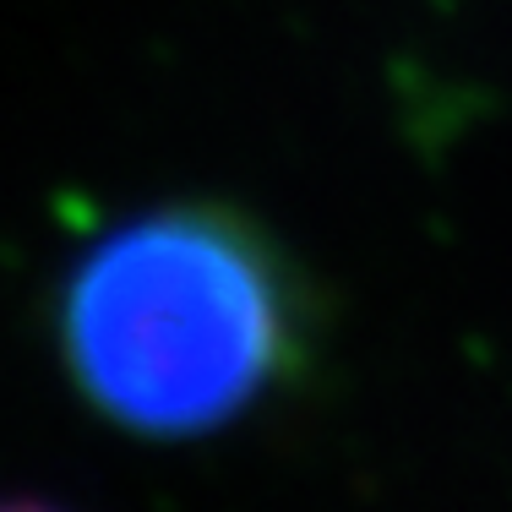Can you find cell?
I'll return each mask as SVG.
<instances>
[{
  "label": "cell",
  "mask_w": 512,
  "mask_h": 512,
  "mask_svg": "<svg viewBox=\"0 0 512 512\" xmlns=\"http://www.w3.org/2000/svg\"><path fill=\"white\" fill-rule=\"evenodd\" d=\"M50 344L66 387L109 431L202 442L295 382L311 300L284 246L240 207L158 202L60 267Z\"/></svg>",
  "instance_id": "6da1fadb"
},
{
  "label": "cell",
  "mask_w": 512,
  "mask_h": 512,
  "mask_svg": "<svg viewBox=\"0 0 512 512\" xmlns=\"http://www.w3.org/2000/svg\"><path fill=\"white\" fill-rule=\"evenodd\" d=\"M0 512H71V507H55L44 496H0Z\"/></svg>",
  "instance_id": "7a4b0ae2"
}]
</instances>
